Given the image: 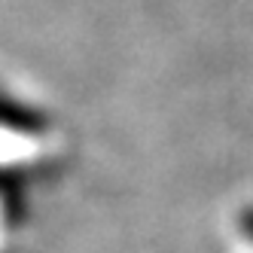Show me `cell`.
Instances as JSON below:
<instances>
[{
    "label": "cell",
    "mask_w": 253,
    "mask_h": 253,
    "mask_svg": "<svg viewBox=\"0 0 253 253\" xmlns=\"http://www.w3.org/2000/svg\"><path fill=\"white\" fill-rule=\"evenodd\" d=\"M55 128L40 107L0 85V168L37 177L49 159Z\"/></svg>",
    "instance_id": "1"
},
{
    "label": "cell",
    "mask_w": 253,
    "mask_h": 253,
    "mask_svg": "<svg viewBox=\"0 0 253 253\" xmlns=\"http://www.w3.org/2000/svg\"><path fill=\"white\" fill-rule=\"evenodd\" d=\"M34 183L31 174L0 168V253H3L19 232L25 229L31 208H28V189Z\"/></svg>",
    "instance_id": "2"
}]
</instances>
